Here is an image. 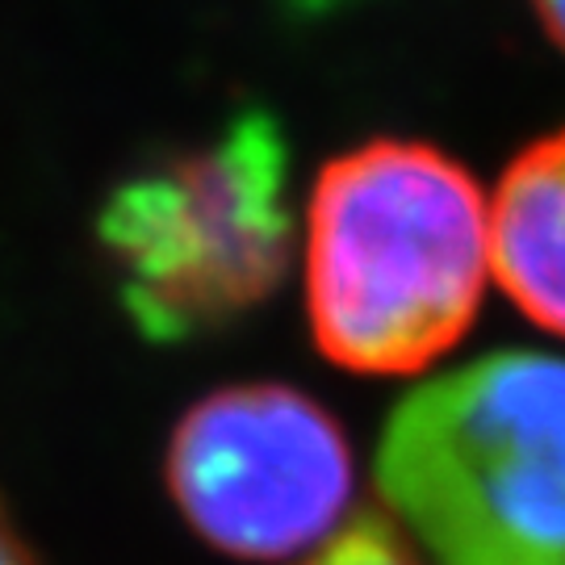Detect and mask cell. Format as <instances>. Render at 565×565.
<instances>
[{"label":"cell","instance_id":"obj_2","mask_svg":"<svg viewBox=\"0 0 565 565\" xmlns=\"http://www.w3.org/2000/svg\"><path fill=\"white\" fill-rule=\"evenodd\" d=\"M373 482L424 562L565 565V361L499 352L411 390Z\"/></svg>","mask_w":565,"mask_h":565},{"label":"cell","instance_id":"obj_7","mask_svg":"<svg viewBox=\"0 0 565 565\" xmlns=\"http://www.w3.org/2000/svg\"><path fill=\"white\" fill-rule=\"evenodd\" d=\"M0 565H39L34 548L25 545V536L18 532V524L4 511V503H0Z\"/></svg>","mask_w":565,"mask_h":565},{"label":"cell","instance_id":"obj_1","mask_svg":"<svg viewBox=\"0 0 565 565\" xmlns=\"http://www.w3.org/2000/svg\"><path fill=\"white\" fill-rule=\"evenodd\" d=\"M490 205L440 147L373 139L327 163L306 223L310 331L331 364L411 377L478 319Z\"/></svg>","mask_w":565,"mask_h":565},{"label":"cell","instance_id":"obj_3","mask_svg":"<svg viewBox=\"0 0 565 565\" xmlns=\"http://www.w3.org/2000/svg\"><path fill=\"white\" fill-rule=\"evenodd\" d=\"M294 239L289 151L264 109L130 172L97 210L118 302L151 343L198 340L256 310L285 281Z\"/></svg>","mask_w":565,"mask_h":565},{"label":"cell","instance_id":"obj_4","mask_svg":"<svg viewBox=\"0 0 565 565\" xmlns=\"http://www.w3.org/2000/svg\"><path fill=\"white\" fill-rule=\"evenodd\" d=\"M163 473L205 545L247 562L315 553L343 527L352 499L343 427L277 382L226 385L189 406Z\"/></svg>","mask_w":565,"mask_h":565},{"label":"cell","instance_id":"obj_6","mask_svg":"<svg viewBox=\"0 0 565 565\" xmlns=\"http://www.w3.org/2000/svg\"><path fill=\"white\" fill-rule=\"evenodd\" d=\"M302 565H427L415 545L406 541L398 527L390 524V515L361 511L348 524L319 545Z\"/></svg>","mask_w":565,"mask_h":565},{"label":"cell","instance_id":"obj_8","mask_svg":"<svg viewBox=\"0 0 565 565\" xmlns=\"http://www.w3.org/2000/svg\"><path fill=\"white\" fill-rule=\"evenodd\" d=\"M536 18L545 25V34L565 51V0H532Z\"/></svg>","mask_w":565,"mask_h":565},{"label":"cell","instance_id":"obj_5","mask_svg":"<svg viewBox=\"0 0 565 565\" xmlns=\"http://www.w3.org/2000/svg\"><path fill=\"white\" fill-rule=\"evenodd\" d=\"M490 268L532 323L565 335V126L507 163L490 202Z\"/></svg>","mask_w":565,"mask_h":565}]
</instances>
